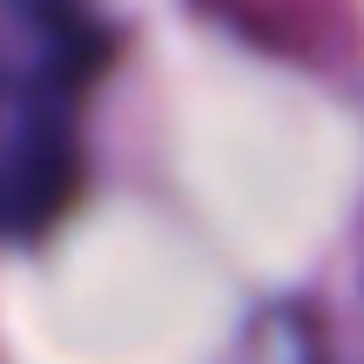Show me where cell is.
Listing matches in <instances>:
<instances>
[{
  "instance_id": "cell-1",
  "label": "cell",
  "mask_w": 364,
  "mask_h": 364,
  "mask_svg": "<svg viewBox=\"0 0 364 364\" xmlns=\"http://www.w3.org/2000/svg\"><path fill=\"white\" fill-rule=\"evenodd\" d=\"M257 364H364L358 351H344V344H331V338H311V331H290L284 344H277V351H263Z\"/></svg>"
}]
</instances>
